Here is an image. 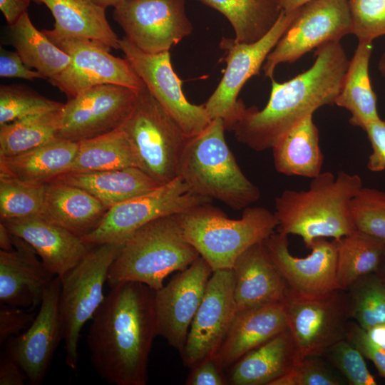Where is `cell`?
Returning <instances> with one entry per match:
<instances>
[{
	"instance_id": "obj_19",
	"label": "cell",
	"mask_w": 385,
	"mask_h": 385,
	"mask_svg": "<svg viewBox=\"0 0 385 385\" xmlns=\"http://www.w3.org/2000/svg\"><path fill=\"white\" fill-rule=\"evenodd\" d=\"M61 285V278L54 277L30 326L6 342L5 351L20 366L31 385L43 382L56 347L62 340L58 310Z\"/></svg>"
},
{
	"instance_id": "obj_28",
	"label": "cell",
	"mask_w": 385,
	"mask_h": 385,
	"mask_svg": "<svg viewBox=\"0 0 385 385\" xmlns=\"http://www.w3.org/2000/svg\"><path fill=\"white\" fill-rule=\"evenodd\" d=\"M78 148V143L58 138L21 154L0 157V175L46 185L68 171Z\"/></svg>"
},
{
	"instance_id": "obj_1",
	"label": "cell",
	"mask_w": 385,
	"mask_h": 385,
	"mask_svg": "<svg viewBox=\"0 0 385 385\" xmlns=\"http://www.w3.org/2000/svg\"><path fill=\"white\" fill-rule=\"evenodd\" d=\"M305 71L283 83L272 79L269 101L262 110L241 100L223 119L225 130L256 151L272 149L293 127L316 110L334 104L349 60L340 41L316 48Z\"/></svg>"
},
{
	"instance_id": "obj_40",
	"label": "cell",
	"mask_w": 385,
	"mask_h": 385,
	"mask_svg": "<svg viewBox=\"0 0 385 385\" xmlns=\"http://www.w3.org/2000/svg\"><path fill=\"white\" fill-rule=\"evenodd\" d=\"M355 230L385 242V192L362 187L351 202Z\"/></svg>"
},
{
	"instance_id": "obj_22",
	"label": "cell",
	"mask_w": 385,
	"mask_h": 385,
	"mask_svg": "<svg viewBox=\"0 0 385 385\" xmlns=\"http://www.w3.org/2000/svg\"><path fill=\"white\" fill-rule=\"evenodd\" d=\"M13 245L12 251L0 250V302L32 312L53 276L29 243L13 235Z\"/></svg>"
},
{
	"instance_id": "obj_26",
	"label": "cell",
	"mask_w": 385,
	"mask_h": 385,
	"mask_svg": "<svg viewBox=\"0 0 385 385\" xmlns=\"http://www.w3.org/2000/svg\"><path fill=\"white\" fill-rule=\"evenodd\" d=\"M301 359L287 329L227 369V381L231 385H270L289 372Z\"/></svg>"
},
{
	"instance_id": "obj_2",
	"label": "cell",
	"mask_w": 385,
	"mask_h": 385,
	"mask_svg": "<svg viewBox=\"0 0 385 385\" xmlns=\"http://www.w3.org/2000/svg\"><path fill=\"white\" fill-rule=\"evenodd\" d=\"M155 290L137 282L113 287L91 320L87 336L91 364L113 385H145L157 336Z\"/></svg>"
},
{
	"instance_id": "obj_51",
	"label": "cell",
	"mask_w": 385,
	"mask_h": 385,
	"mask_svg": "<svg viewBox=\"0 0 385 385\" xmlns=\"http://www.w3.org/2000/svg\"><path fill=\"white\" fill-rule=\"evenodd\" d=\"M366 332L371 341L385 351V322L374 326Z\"/></svg>"
},
{
	"instance_id": "obj_13",
	"label": "cell",
	"mask_w": 385,
	"mask_h": 385,
	"mask_svg": "<svg viewBox=\"0 0 385 385\" xmlns=\"http://www.w3.org/2000/svg\"><path fill=\"white\" fill-rule=\"evenodd\" d=\"M186 1L127 0L114 7L113 16L136 47L159 53L170 51L192 32Z\"/></svg>"
},
{
	"instance_id": "obj_10",
	"label": "cell",
	"mask_w": 385,
	"mask_h": 385,
	"mask_svg": "<svg viewBox=\"0 0 385 385\" xmlns=\"http://www.w3.org/2000/svg\"><path fill=\"white\" fill-rule=\"evenodd\" d=\"M351 34L348 0H313L298 8L297 14L274 48L262 69L273 79L276 67L293 63L305 53Z\"/></svg>"
},
{
	"instance_id": "obj_5",
	"label": "cell",
	"mask_w": 385,
	"mask_h": 385,
	"mask_svg": "<svg viewBox=\"0 0 385 385\" xmlns=\"http://www.w3.org/2000/svg\"><path fill=\"white\" fill-rule=\"evenodd\" d=\"M225 130L223 119L217 118L190 138L180 176L196 194L244 210L260 199V191L241 170L227 145Z\"/></svg>"
},
{
	"instance_id": "obj_53",
	"label": "cell",
	"mask_w": 385,
	"mask_h": 385,
	"mask_svg": "<svg viewBox=\"0 0 385 385\" xmlns=\"http://www.w3.org/2000/svg\"><path fill=\"white\" fill-rule=\"evenodd\" d=\"M313 0H278L284 11L295 10Z\"/></svg>"
},
{
	"instance_id": "obj_25",
	"label": "cell",
	"mask_w": 385,
	"mask_h": 385,
	"mask_svg": "<svg viewBox=\"0 0 385 385\" xmlns=\"http://www.w3.org/2000/svg\"><path fill=\"white\" fill-rule=\"evenodd\" d=\"M44 4L51 12L54 26L42 30L51 40L82 38L101 42L120 49L119 38L109 24L106 9L91 0H32Z\"/></svg>"
},
{
	"instance_id": "obj_42",
	"label": "cell",
	"mask_w": 385,
	"mask_h": 385,
	"mask_svg": "<svg viewBox=\"0 0 385 385\" xmlns=\"http://www.w3.org/2000/svg\"><path fill=\"white\" fill-rule=\"evenodd\" d=\"M351 34L359 42H372L385 35V0H348Z\"/></svg>"
},
{
	"instance_id": "obj_32",
	"label": "cell",
	"mask_w": 385,
	"mask_h": 385,
	"mask_svg": "<svg viewBox=\"0 0 385 385\" xmlns=\"http://www.w3.org/2000/svg\"><path fill=\"white\" fill-rule=\"evenodd\" d=\"M133 167L141 169V163L130 138L120 126L107 133L79 142L75 158L66 173Z\"/></svg>"
},
{
	"instance_id": "obj_48",
	"label": "cell",
	"mask_w": 385,
	"mask_h": 385,
	"mask_svg": "<svg viewBox=\"0 0 385 385\" xmlns=\"http://www.w3.org/2000/svg\"><path fill=\"white\" fill-rule=\"evenodd\" d=\"M0 76L29 81L44 78L38 71L28 68L16 51H8L2 48L0 51Z\"/></svg>"
},
{
	"instance_id": "obj_23",
	"label": "cell",
	"mask_w": 385,
	"mask_h": 385,
	"mask_svg": "<svg viewBox=\"0 0 385 385\" xmlns=\"http://www.w3.org/2000/svg\"><path fill=\"white\" fill-rule=\"evenodd\" d=\"M232 268L237 312L266 304L284 303L292 294L271 260L264 242L243 252Z\"/></svg>"
},
{
	"instance_id": "obj_12",
	"label": "cell",
	"mask_w": 385,
	"mask_h": 385,
	"mask_svg": "<svg viewBox=\"0 0 385 385\" xmlns=\"http://www.w3.org/2000/svg\"><path fill=\"white\" fill-rule=\"evenodd\" d=\"M51 41L71 58L63 71L48 79L68 98L105 84L136 90L145 87L128 60L112 55L111 48L101 42L74 38Z\"/></svg>"
},
{
	"instance_id": "obj_37",
	"label": "cell",
	"mask_w": 385,
	"mask_h": 385,
	"mask_svg": "<svg viewBox=\"0 0 385 385\" xmlns=\"http://www.w3.org/2000/svg\"><path fill=\"white\" fill-rule=\"evenodd\" d=\"M345 291L350 319L365 330L385 322V285L375 273L359 278Z\"/></svg>"
},
{
	"instance_id": "obj_50",
	"label": "cell",
	"mask_w": 385,
	"mask_h": 385,
	"mask_svg": "<svg viewBox=\"0 0 385 385\" xmlns=\"http://www.w3.org/2000/svg\"><path fill=\"white\" fill-rule=\"evenodd\" d=\"M32 0H0V10L9 26L14 25L27 9Z\"/></svg>"
},
{
	"instance_id": "obj_34",
	"label": "cell",
	"mask_w": 385,
	"mask_h": 385,
	"mask_svg": "<svg viewBox=\"0 0 385 385\" xmlns=\"http://www.w3.org/2000/svg\"><path fill=\"white\" fill-rule=\"evenodd\" d=\"M10 36L24 63L44 78L56 76L71 63L70 56L34 26L27 12L10 26Z\"/></svg>"
},
{
	"instance_id": "obj_8",
	"label": "cell",
	"mask_w": 385,
	"mask_h": 385,
	"mask_svg": "<svg viewBox=\"0 0 385 385\" xmlns=\"http://www.w3.org/2000/svg\"><path fill=\"white\" fill-rule=\"evenodd\" d=\"M123 245L106 243L92 247L85 257L63 277L58 310L66 362L73 370L78 362L80 332L92 319L106 296L103 286L109 269Z\"/></svg>"
},
{
	"instance_id": "obj_21",
	"label": "cell",
	"mask_w": 385,
	"mask_h": 385,
	"mask_svg": "<svg viewBox=\"0 0 385 385\" xmlns=\"http://www.w3.org/2000/svg\"><path fill=\"white\" fill-rule=\"evenodd\" d=\"M1 222L11 234L34 249L44 267L54 277H63L92 247L80 236L40 215Z\"/></svg>"
},
{
	"instance_id": "obj_52",
	"label": "cell",
	"mask_w": 385,
	"mask_h": 385,
	"mask_svg": "<svg viewBox=\"0 0 385 385\" xmlns=\"http://www.w3.org/2000/svg\"><path fill=\"white\" fill-rule=\"evenodd\" d=\"M0 247L1 250L6 252L14 250L13 235L1 222H0Z\"/></svg>"
},
{
	"instance_id": "obj_15",
	"label": "cell",
	"mask_w": 385,
	"mask_h": 385,
	"mask_svg": "<svg viewBox=\"0 0 385 385\" xmlns=\"http://www.w3.org/2000/svg\"><path fill=\"white\" fill-rule=\"evenodd\" d=\"M138 91L105 84L68 98L60 111L58 138L79 143L120 127L133 110Z\"/></svg>"
},
{
	"instance_id": "obj_46",
	"label": "cell",
	"mask_w": 385,
	"mask_h": 385,
	"mask_svg": "<svg viewBox=\"0 0 385 385\" xmlns=\"http://www.w3.org/2000/svg\"><path fill=\"white\" fill-rule=\"evenodd\" d=\"M372 148L367 168L372 172L385 169V120L381 118L369 124L364 130Z\"/></svg>"
},
{
	"instance_id": "obj_49",
	"label": "cell",
	"mask_w": 385,
	"mask_h": 385,
	"mask_svg": "<svg viewBox=\"0 0 385 385\" xmlns=\"http://www.w3.org/2000/svg\"><path fill=\"white\" fill-rule=\"evenodd\" d=\"M24 375L20 366L6 351L1 353L0 385H24Z\"/></svg>"
},
{
	"instance_id": "obj_55",
	"label": "cell",
	"mask_w": 385,
	"mask_h": 385,
	"mask_svg": "<svg viewBox=\"0 0 385 385\" xmlns=\"http://www.w3.org/2000/svg\"><path fill=\"white\" fill-rule=\"evenodd\" d=\"M375 274L381 279L385 280V252Z\"/></svg>"
},
{
	"instance_id": "obj_20",
	"label": "cell",
	"mask_w": 385,
	"mask_h": 385,
	"mask_svg": "<svg viewBox=\"0 0 385 385\" xmlns=\"http://www.w3.org/2000/svg\"><path fill=\"white\" fill-rule=\"evenodd\" d=\"M264 245L293 294L314 296L341 289L337 279V248L333 240L316 239L310 254L304 257L293 256L287 235L279 232L272 233Z\"/></svg>"
},
{
	"instance_id": "obj_39",
	"label": "cell",
	"mask_w": 385,
	"mask_h": 385,
	"mask_svg": "<svg viewBox=\"0 0 385 385\" xmlns=\"http://www.w3.org/2000/svg\"><path fill=\"white\" fill-rule=\"evenodd\" d=\"M63 105L25 85H1L0 125L30 115L57 111Z\"/></svg>"
},
{
	"instance_id": "obj_9",
	"label": "cell",
	"mask_w": 385,
	"mask_h": 385,
	"mask_svg": "<svg viewBox=\"0 0 385 385\" xmlns=\"http://www.w3.org/2000/svg\"><path fill=\"white\" fill-rule=\"evenodd\" d=\"M212 200L194 192L184 180H174L109 208L97 227L81 237L87 245H123L139 228L160 217L178 215Z\"/></svg>"
},
{
	"instance_id": "obj_43",
	"label": "cell",
	"mask_w": 385,
	"mask_h": 385,
	"mask_svg": "<svg viewBox=\"0 0 385 385\" xmlns=\"http://www.w3.org/2000/svg\"><path fill=\"white\" fill-rule=\"evenodd\" d=\"M321 356L302 357L287 374L270 385H341L343 380L330 370Z\"/></svg>"
},
{
	"instance_id": "obj_36",
	"label": "cell",
	"mask_w": 385,
	"mask_h": 385,
	"mask_svg": "<svg viewBox=\"0 0 385 385\" xmlns=\"http://www.w3.org/2000/svg\"><path fill=\"white\" fill-rule=\"evenodd\" d=\"M60 111L30 115L0 125V157L21 154L58 139Z\"/></svg>"
},
{
	"instance_id": "obj_14",
	"label": "cell",
	"mask_w": 385,
	"mask_h": 385,
	"mask_svg": "<svg viewBox=\"0 0 385 385\" xmlns=\"http://www.w3.org/2000/svg\"><path fill=\"white\" fill-rule=\"evenodd\" d=\"M119 44L146 88L189 138L198 135L210 125L212 119L205 105L192 104L185 98L182 81L172 66L170 51L148 53L125 36Z\"/></svg>"
},
{
	"instance_id": "obj_35",
	"label": "cell",
	"mask_w": 385,
	"mask_h": 385,
	"mask_svg": "<svg viewBox=\"0 0 385 385\" xmlns=\"http://www.w3.org/2000/svg\"><path fill=\"white\" fill-rule=\"evenodd\" d=\"M333 240L337 282L344 290L359 278L375 273L385 252L384 242L357 230Z\"/></svg>"
},
{
	"instance_id": "obj_27",
	"label": "cell",
	"mask_w": 385,
	"mask_h": 385,
	"mask_svg": "<svg viewBox=\"0 0 385 385\" xmlns=\"http://www.w3.org/2000/svg\"><path fill=\"white\" fill-rule=\"evenodd\" d=\"M108 210L87 191L54 180L46 185L40 216L81 237L97 227Z\"/></svg>"
},
{
	"instance_id": "obj_41",
	"label": "cell",
	"mask_w": 385,
	"mask_h": 385,
	"mask_svg": "<svg viewBox=\"0 0 385 385\" xmlns=\"http://www.w3.org/2000/svg\"><path fill=\"white\" fill-rule=\"evenodd\" d=\"M322 356L342 373L349 384H376L374 376L366 366L364 356L348 339L336 342Z\"/></svg>"
},
{
	"instance_id": "obj_24",
	"label": "cell",
	"mask_w": 385,
	"mask_h": 385,
	"mask_svg": "<svg viewBox=\"0 0 385 385\" xmlns=\"http://www.w3.org/2000/svg\"><path fill=\"white\" fill-rule=\"evenodd\" d=\"M287 329L284 303H270L237 311L213 356L226 371L244 355Z\"/></svg>"
},
{
	"instance_id": "obj_3",
	"label": "cell",
	"mask_w": 385,
	"mask_h": 385,
	"mask_svg": "<svg viewBox=\"0 0 385 385\" xmlns=\"http://www.w3.org/2000/svg\"><path fill=\"white\" fill-rule=\"evenodd\" d=\"M362 187L359 175L340 171L321 173L307 190H284L275 199L277 232L301 237L307 249L316 239L351 233V202Z\"/></svg>"
},
{
	"instance_id": "obj_33",
	"label": "cell",
	"mask_w": 385,
	"mask_h": 385,
	"mask_svg": "<svg viewBox=\"0 0 385 385\" xmlns=\"http://www.w3.org/2000/svg\"><path fill=\"white\" fill-rule=\"evenodd\" d=\"M221 13L239 43H252L274 26L283 10L278 0H197Z\"/></svg>"
},
{
	"instance_id": "obj_31",
	"label": "cell",
	"mask_w": 385,
	"mask_h": 385,
	"mask_svg": "<svg viewBox=\"0 0 385 385\" xmlns=\"http://www.w3.org/2000/svg\"><path fill=\"white\" fill-rule=\"evenodd\" d=\"M272 149L274 165L279 173L312 179L322 173L324 155L312 114L293 127Z\"/></svg>"
},
{
	"instance_id": "obj_6",
	"label": "cell",
	"mask_w": 385,
	"mask_h": 385,
	"mask_svg": "<svg viewBox=\"0 0 385 385\" xmlns=\"http://www.w3.org/2000/svg\"><path fill=\"white\" fill-rule=\"evenodd\" d=\"M178 218L186 240L213 271L232 268L243 252L265 242L279 225L274 212L262 207H248L233 220L206 204Z\"/></svg>"
},
{
	"instance_id": "obj_44",
	"label": "cell",
	"mask_w": 385,
	"mask_h": 385,
	"mask_svg": "<svg viewBox=\"0 0 385 385\" xmlns=\"http://www.w3.org/2000/svg\"><path fill=\"white\" fill-rule=\"evenodd\" d=\"M26 309L1 303L0 344L26 330L35 318L34 314Z\"/></svg>"
},
{
	"instance_id": "obj_56",
	"label": "cell",
	"mask_w": 385,
	"mask_h": 385,
	"mask_svg": "<svg viewBox=\"0 0 385 385\" xmlns=\"http://www.w3.org/2000/svg\"><path fill=\"white\" fill-rule=\"evenodd\" d=\"M378 68L381 76L385 78V53H384L378 63Z\"/></svg>"
},
{
	"instance_id": "obj_47",
	"label": "cell",
	"mask_w": 385,
	"mask_h": 385,
	"mask_svg": "<svg viewBox=\"0 0 385 385\" xmlns=\"http://www.w3.org/2000/svg\"><path fill=\"white\" fill-rule=\"evenodd\" d=\"M224 370L214 357L207 358L195 366L185 381L187 385H225L228 384Z\"/></svg>"
},
{
	"instance_id": "obj_54",
	"label": "cell",
	"mask_w": 385,
	"mask_h": 385,
	"mask_svg": "<svg viewBox=\"0 0 385 385\" xmlns=\"http://www.w3.org/2000/svg\"><path fill=\"white\" fill-rule=\"evenodd\" d=\"M98 6L106 9L109 6H116L127 0H91Z\"/></svg>"
},
{
	"instance_id": "obj_38",
	"label": "cell",
	"mask_w": 385,
	"mask_h": 385,
	"mask_svg": "<svg viewBox=\"0 0 385 385\" xmlns=\"http://www.w3.org/2000/svg\"><path fill=\"white\" fill-rule=\"evenodd\" d=\"M45 188L0 175L1 220L40 215Z\"/></svg>"
},
{
	"instance_id": "obj_4",
	"label": "cell",
	"mask_w": 385,
	"mask_h": 385,
	"mask_svg": "<svg viewBox=\"0 0 385 385\" xmlns=\"http://www.w3.org/2000/svg\"><path fill=\"white\" fill-rule=\"evenodd\" d=\"M200 257L185 237L178 215L160 217L125 242L111 265L107 283L113 287L137 282L158 290L170 274L185 270Z\"/></svg>"
},
{
	"instance_id": "obj_11",
	"label": "cell",
	"mask_w": 385,
	"mask_h": 385,
	"mask_svg": "<svg viewBox=\"0 0 385 385\" xmlns=\"http://www.w3.org/2000/svg\"><path fill=\"white\" fill-rule=\"evenodd\" d=\"M287 329L301 357L321 356L346 339L349 315L346 291L314 296L292 294L284 303Z\"/></svg>"
},
{
	"instance_id": "obj_45",
	"label": "cell",
	"mask_w": 385,
	"mask_h": 385,
	"mask_svg": "<svg viewBox=\"0 0 385 385\" xmlns=\"http://www.w3.org/2000/svg\"><path fill=\"white\" fill-rule=\"evenodd\" d=\"M346 339L356 347L364 358L374 363L380 376L385 379V351L371 341L366 330L356 322H349Z\"/></svg>"
},
{
	"instance_id": "obj_57",
	"label": "cell",
	"mask_w": 385,
	"mask_h": 385,
	"mask_svg": "<svg viewBox=\"0 0 385 385\" xmlns=\"http://www.w3.org/2000/svg\"><path fill=\"white\" fill-rule=\"evenodd\" d=\"M381 280H382L383 283H384V285H385V280H384V279H381Z\"/></svg>"
},
{
	"instance_id": "obj_29",
	"label": "cell",
	"mask_w": 385,
	"mask_h": 385,
	"mask_svg": "<svg viewBox=\"0 0 385 385\" xmlns=\"http://www.w3.org/2000/svg\"><path fill=\"white\" fill-rule=\"evenodd\" d=\"M54 180L87 191L108 209L160 186L142 169L134 167L64 173Z\"/></svg>"
},
{
	"instance_id": "obj_30",
	"label": "cell",
	"mask_w": 385,
	"mask_h": 385,
	"mask_svg": "<svg viewBox=\"0 0 385 385\" xmlns=\"http://www.w3.org/2000/svg\"><path fill=\"white\" fill-rule=\"evenodd\" d=\"M372 50V42H359L334 101L335 105L349 111V123L362 130L380 119L369 73Z\"/></svg>"
},
{
	"instance_id": "obj_18",
	"label": "cell",
	"mask_w": 385,
	"mask_h": 385,
	"mask_svg": "<svg viewBox=\"0 0 385 385\" xmlns=\"http://www.w3.org/2000/svg\"><path fill=\"white\" fill-rule=\"evenodd\" d=\"M212 272L209 264L200 257L166 285L155 290L157 335L165 339L180 354Z\"/></svg>"
},
{
	"instance_id": "obj_16",
	"label": "cell",
	"mask_w": 385,
	"mask_h": 385,
	"mask_svg": "<svg viewBox=\"0 0 385 385\" xmlns=\"http://www.w3.org/2000/svg\"><path fill=\"white\" fill-rule=\"evenodd\" d=\"M234 288L232 268L213 271L180 353L185 366L191 369L217 351L237 312Z\"/></svg>"
},
{
	"instance_id": "obj_17",
	"label": "cell",
	"mask_w": 385,
	"mask_h": 385,
	"mask_svg": "<svg viewBox=\"0 0 385 385\" xmlns=\"http://www.w3.org/2000/svg\"><path fill=\"white\" fill-rule=\"evenodd\" d=\"M298 9L282 11L272 29L252 43L222 38L220 48L225 51L222 59L227 64L223 76L215 91L204 104L212 119H225L233 110L245 83L258 75L267 56L274 48L297 14Z\"/></svg>"
},
{
	"instance_id": "obj_7",
	"label": "cell",
	"mask_w": 385,
	"mask_h": 385,
	"mask_svg": "<svg viewBox=\"0 0 385 385\" xmlns=\"http://www.w3.org/2000/svg\"><path fill=\"white\" fill-rule=\"evenodd\" d=\"M121 126L137 151L141 169L158 185L167 184L180 176L190 138L146 87L138 91L133 110Z\"/></svg>"
}]
</instances>
